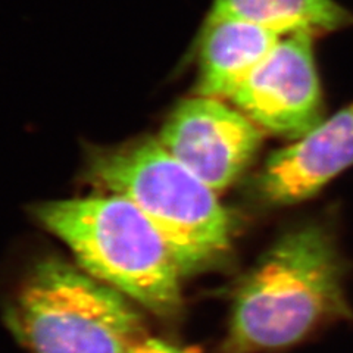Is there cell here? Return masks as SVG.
Returning a JSON list of instances; mask_svg holds the SVG:
<instances>
[{
    "label": "cell",
    "mask_w": 353,
    "mask_h": 353,
    "mask_svg": "<svg viewBox=\"0 0 353 353\" xmlns=\"http://www.w3.org/2000/svg\"><path fill=\"white\" fill-rule=\"evenodd\" d=\"M231 103L263 131L296 140L324 119V97L315 63L314 36L280 39Z\"/></svg>",
    "instance_id": "cell-6"
},
{
    "label": "cell",
    "mask_w": 353,
    "mask_h": 353,
    "mask_svg": "<svg viewBox=\"0 0 353 353\" xmlns=\"http://www.w3.org/2000/svg\"><path fill=\"white\" fill-rule=\"evenodd\" d=\"M131 353H193V352L179 346H174L168 343V341H163L161 339L149 337Z\"/></svg>",
    "instance_id": "cell-10"
},
{
    "label": "cell",
    "mask_w": 353,
    "mask_h": 353,
    "mask_svg": "<svg viewBox=\"0 0 353 353\" xmlns=\"http://www.w3.org/2000/svg\"><path fill=\"white\" fill-rule=\"evenodd\" d=\"M263 132L237 106L196 94L172 110L158 140L174 158L221 193L249 167L262 145Z\"/></svg>",
    "instance_id": "cell-5"
},
{
    "label": "cell",
    "mask_w": 353,
    "mask_h": 353,
    "mask_svg": "<svg viewBox=\"0 0 353 353\" xmlns=\"http://www.w3.org/2000/svg\"><path fill=\"white\" fill-rule=\"evenodd\" d=\"M350 167L353 102L324 118L289 146L274 152L258 176L256 189L270 205H297L318 194Z\"/></svg>",
    "instance_id": "cell-7"
},
{
    "label": "cell",
    "mask_w": 353,
    "mask_h": 353,
    "mask_svg": "<svg viewBox=\"0 0 353 353\" xmlns=\"http://www.w3.org/2000/svg\"><path fill=\"white\" fill-rule=\"evenodd\" d=\"M87 176L148 215L184 277L223 261L233 248L236 219L219 193L174 158L158 137L96 149L88 157Z\"/></svg>",
    "instance_id": "cell-3"
},
{
    "label": "cell",
    "mask_w": 353,
    "mask_h": 353,
    "mask_svg": "<svg viewBox=\"0 0 353 353\" xmlns=\"http://www.w3.org/2000/svg\"><path fill=\"white\" fill-rule=\"evenodd\" d=\"M34 216L92 277L162 319L180 314L184 275L161 231L127 197L106 193L43 202Z\"/></svg>",
    "instance_id": "cell-2"
},
{
    "label": "cell",
    "mask_w": 353,
    "mask_h": 353,
    "mask_svg": "<svg viewBox=\"0 0 353 353\" xmlns=\"http://www.w3.org/2000/svg\"><path fill=\"white\" fill-rule=\"evenodd\" d=\"M209 15L248 21L280 36H318L353 26V15L336 0H215Z\"/></svg>",
    "instance_id": "cell-9"
},
{
    "label": "cell",
    "mask_w": 353,
    "mask_h": 353,
    "mask_svg": "<svg viewBox=\"0 0 353 353\" xmlns=\"http://www.w3.org/2000/svg\"><path fill=\"white\" fill-rule=\"evenodd\" d=\"M345 279V259L327 224L314 221L285 231L240 281L225 350L281 352L350 319Z\"/></svg>",
    "instance_id": "cell-1"
},
{
    "label": "cell",
    "mask_w": 353,
    "mask_h": 353,
    "mask_svg": "<svg viewBox=\"0 0 353 353\" xmlns=\"http://www.w3.org/2000/svg\"><path fill=\"white\" fill-rule=\"evenodd\" d=\"M281 37L248 21L209 15L201 43L196 94L231 102Z\"/></svg>",
    "instance_id": "cell-8"
},
{
    "label": "cell",
    "mask_w": 353,
    "mask_h": 353,
    "mask_svg": "<svg viewBox=\"0 0 353 353\" xmlns=\"http://www.w3.org/2000/svg\"><path fill=\"white\" fill-rule=\"evenodd\" d=\"M130 297L61 258L36 263L5 321L31 353H131L149 339Z\"/></svg>",
    "instance_id": "cell-4"
}]
</instances>
